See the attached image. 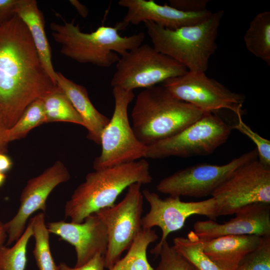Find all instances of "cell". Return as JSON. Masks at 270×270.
<instances>
[{"label": "cell", "mask_w": 270, "mask_h": 270, "mask_svg": "<svg viewBox=\"0 0 270 270\" xmlns=\"http://www.w3.org/2000/svg\"><path fill=\"white\" fill-rule=\"evenodd\" d=\"M232 130L216 113L205 112L176 134L146 146L144 158L208 156L226 142Z\"/></svg>", "instance_id": "6"}, {"label": "cell", "mask_w": 270, "mask_h": 270, "mask_svg": "<svg viewBox=\"0 0 270 270\" xmlns=\"http://www.w3.org/2000/svg\"><path fill=\"white\" fill-rule=\"evenodd\" d=\"M32 236V226L29 222L24 232L10 248H0V270H26L27 246Z\"/></svg>", "instance_id": "26"}, {"label": "cell", "mask_w": 270, "mask_h": 270, "mask_svg": "<svg viewBox=\"0 0 270 270\" xmlns=\"http://www.w3.org/2000/svg\"><path fill=\"white\" fill-rule=\"evenodd\" d=\"M6 179V176L4 173L0 172V186L3 184Z\"/></svg>", "instance_id": "38"}, {"label": "cell", "mask_w": 270, "mask_h": 270, "mask_svg": "<svg viewBox=\"0 0 270 270\" xmlns=\"http://www.w3.org/2000/svg\"><path fill=\"white\" fill-rule=\"evenodd\" d=\"M8 129V128L0 115V152H4L8 142L6 137Z\"/></svg>", "instance_id": "34"}, {"label": "cell", "mask_w": 270, "mask_h": 270, "mask_svg": "<svg viewBox=\"0 0 270 270\" xmlns=\"http://www.w3.org/2000/svg\"><path fill=\"white\" fill-rule=\"evenodd\" d=\"M218 216L234 214L255 202L270 204V168L258 158L236 168L212 194Z\"/></svg>", "instance_id": "10"}, {"label": "cell", "mask_w": 270, "mask_h": 270, "mask_svg": "<svg viewBox=\"0 0 270 270\" xmlns=\"http://www.w3.org/2000/svg\"><path fill=\"white\" fill-rule=\"evenodd\" d=\"M70 3L74 6L78 10L79 14L83 18H86L88 14V11L87 8L76 0H70Z\"/></svg>", "instance_id": "36"}, {"label": "cell", "mask_w": 270, "mask_h": 270, "mask_svg": "<svg viewBox=\"0 0 270 270\" xmlns=\"http://www.w3.org/2000/svg\"><path fill=\"white\" fill-rule=\"evenodd\" d=\"M148 162L142 158L88 173L64 206L66 218L80 223L100 209L114 204L118 196L134 183L152 182Z\"/></svg>", "instance_id": "3"}, {"label": "cell", "mask_w": 270, "mask_h": 270, "mask_svg": "<svg viewBox=\"0 0 270 270\" xmlns=\"http://www.w3.org/2000/svg\"><path fill=\"white\" fill-rule=\"evenodd\" d=\"M262 238L256 235H228L202 240L204 252L222 270H236L245 256L258 246Z\"/></svg>", "instance_id": "18"}, {"label": "cell", "mask_w": 270, "mask_h": 270, "mask_svg": "<svg viewBox=\"0 0 270 270\" xmlns=\"http://www.w3.org/2000/svg\"><path fill=\"white\" fill-rule=\"evenodd\" d=\"M244 40L248 50L270 66V12L258 14L250 21Z\"/></svg>", "instance_id": "21"}, {"label": "cell", "mask_w": 270, "mask_h": 270, "mask_svg": "<svg viewBox=\"0 0 270 270\" xmlns=\"http://www.w3.org/2000/svg\"><path fill=\"white\" fill-rule=\"evenodd\" d=\"M142 186L138 182L132 184L120 202L94 212L106 228L108 246L104 266L108 270L129 248L142 229L144 198Z\"/></svg>", "instance_id": "9"}, {"label": "cell", "mask_w": 270, "mask_h": 270, "mask_svg": "<svg viewBox=\"0 0 270 270\" xmlns=\"http://www.w3.org/2000/svg\"><path fill=\"white\" fill-rule=\"evenodd\" d=\"M170 6L180 10L196 12L206 10L208 0H171Z\"/></svg>", "instance_id": "31"}, {"label": "cell", "mask_w": 270, "mask_h": 270, "mask_svg": "<svg viewBox=\"0 0 270 270\" xmlns=\"http://www.w3.org/2000/svg\"><path fill=\"white\" fill-rule=\"evenodd\" d=\"M187 69L148 44H142L120 57L110 84L132 90L148 88L184 74Z\"/></svg>", "instance_id": "8"}, {"label": "cell", "mask_w": 270, "mask_h": 270, "mask_svg": "<svg viewBox=\"0 0 270 270\" xmlns=\"http://www.w3.org/2000/svg\"><path fill=\"white\" fill-rule=\"evenodd\" d=\"M7 234L4 226V224L0 221V248L4 246V244L7 240Z\"/></svg>", "instance_id": "37"}, {"label": "cell", "mask_w": 270, "mask_h": 270, "mask_svg": "<svg viewBox=\"0 0 270 270\" xmlns=\"http://www.w3.org/2000/svg\"><path fill=\"white\" fill-rule=\"evenodd\" d=\"M46 226L50 233L74 246L76 255L75 267L84 264L98 254L104 256L106 254V228L95 213L80 223L60 220L48 222Z\"/></svg>", "instance_id": "15"}, {"label": "cell", "mask_w": 270, "mask_h": 270, "mask_svg": "<svg viewBox=\"0 0 270 270\" xmlns=\"http://www.w3.org/2000/svg\"><path fill=\"white\" fill-rule=\"evenodd\" d=\"M114 106L109 122L100 136L102 150L93 164L98 170L144 158L146 146L136 138L128 116V107L134 98V90L112 87Z\"/></svg>", "instance_id": "7"}, {"label": "cell", "mask_w": 270, "mask_h": 270, "mask_svg": "<svg viewBox=\"0 0 270 270\" xmlns=\"http://www.w3.org/2000/svg\"><path fill=\"white\" fill-rule=\"evenodd\" d=\"M204 113L173 96L162 85H156L138 94L132 126L138 140L148 146L176 134Z\"/></svg>", "instance_id": "2"}, {"label": "cell", "mask_w": 270, "mask_h": 270, "mask_svg": "<svg viewBox=\"0 0 270 270\" xmlns=\"http://www.w3.org/2000/svg\"><path fill=\"white\" fill-rule=\"evenodd\" d=\"M224 10L212 12L204 20L176 30L163 28L150 21L143 22L158 52L183 65L188 71L206 72L215 52L218 29Z\"/></svg>", "instance_id": "5"}, {"label": "cell", "mask_w": 270, "mask_h": 270, "mask_svg": "<svg viewBox=\"0 0 270 270\" xmlns=\"http://www.w3.org/2000/svg\"><path fill=\"white\" fill-rule=\"evenodd\" d=\"M57 86L65 94L82 118L88 130V138L98 144H100L102 132L110 118L98 111L90 100L86 88L56 72Z\"/></svg>", "instance_id": "19"}, {"label": "cell", "mask_w": 270, "mask_h": 270, "mask_svg": "<svg viewBox=\"0 0 270 270\" xmlns=\"http://www.w3.org/2000/svg\"><path fill=\"white\" fill-rule=\"evenodd\" d=\"M162 86L176 98L188 103L204 112L216 113L229 110L242 116L244 94L232 92L205 72L188 71L170 78Z\"/></svg>", "instance_id": "11"}, {"label": "cell", "mask_w": 270, "mask_h": 270, "mask_svg": "<svg viewBox=\"0 0 270 270\" xmlns=\"http://www.w3.org/2000/svg\"><path fill=\"white\" fill-rule=\"evenodd\" d=\"M35 240L33 254L39 270H59L52 258L50 246V232L41 212L30 220Z\"/></svg>", "instance_id": "24"}, {"label": "cell", "mask_w": 270, "mask_h": 270, "mask_svg": "<svg viewBox=\"0 0 270 270\" xmlns=\"http://www.w3.org/2000/svg\"><path fill=\"white\" fill-rule=\"evenodd\" d=\"M256 148L222 165L198 164L180 170L157 184L158 192L172 196L202 198L214 190L236 168L258 158Z\"/></svg>", "instance_id": "12"}, {"label": "cell", "mask_w": 270, "mask_h": 270, "mask_svg": "<svg viewBox=\"0 0 270 270\" xmlns=\"http://www.w3.org/2000/svg\"><path fill=\"white\" fill-rule=\"evenodd\" d=\"M118 4L127 9L121 22L124 27L130 24H138L150 21L163 28L176 30L200 23L212 14L207 9L196 12H185L167 4H158L152 0H120Z\"/></svg>", "instance_id": "17"}, {"label": "cell", "mask_w": 270, "mask_h": 270, "mask_svg": "<svg viewBox=\"0 0 270 270\" xmlns=\"http://www.w3.org/2000/svg\"><path fill=\"white\" fill-rule=\"evenodd\" d=\"M236 270H270V236H263L260 243L245 256Z\"/></svg>", "instance_id": "28"}, {"label": "cell", "mask_w": 270, "mask_h": 270, "mask_svg": "<svg viewBox=\"0 0 270 270\" xmlns=\"http://www.w3.org/2000/svg\"><path fill=\"white\" fill-rule=\"evenodd\" d=\"M41 99L44 103L46 123L64 122L84 126L82 118L58 86Z\"/></svg>", "instance_id": "25"}, {"label": "cell", "mask_w": 270, "mask_h": 270, "mask_svg": "<svg viewBox=\"0 0 270 270\" xmlns=\"http://www.w3.org/2000/svg\"><path fill=\"white\" fill-rule=\"evenodd\" d=\"M158 256L160 260L154 270H197L179 254L166 240L162 242Z\"/></svg>", "instance_id": "29"}, {"label": "cell", "mask_w": 270, "mask_h": 270, "mask_svg": "<svg viewBox=\"0 0 270 270\" xmlns=\"http://www.w3.org/2000/svg\"><path fill=\"white\" fill-rule=\"evenodd\" d=\"M59 270H104V256L98 254L84 264L71 268L66 264L61 262L58 266Z\"/></svg>", "instance_id": "32"}, {"label": "cell", "mask_w": 270, "mask_h": 270, "mask_svg": "<svg viewBox=\"0 0 270 270\" xmlns=\"http://www.w3.org/2000/svg\"><path fill=\"white\" fill-rule=\"evenodd\" d=\"M234 214V218L221 224L212 220L197 221L194 232L204 240L228 235L270 236V204L252 203Z\"/></svg>", "instance_id": "16"}, {"label": "cell", "mask_w": 270, "mask_h": 270, "mask_svg": "<svg viewBox=\"0 0 270 270\" xmlns=\"http://www.w3.org/2000/svg\"><path fill=\"white\" fill-rule=\"evenodd\" d=\"M158 237L154 230L142 228L126 254L108 270H154L148 260L147 249Z\"/></svg>", "instance_id": "22"}, {"label": "cell", "mask_w": 270, "mask_h": 270, "mask_svg": "<svg viewBox=\"0 0 270 270\" xmlns=\"http://www.w3.org/2000/svg\"><path fill=\"white\" fill-rule=\"evenodd\" d=\"M12 165V162L10 158L4 154L0 152V172L4 173L9 170Z\"/></svg>", "instance_id": "35"}, {"label": "cell", "mask_w": 270, "mask_h": 270, "mask_svg": "<svg viewBox=\"0 0 270 270\" xmlns=\"http://www.w3.org/2000/svg\"><path fill=\"white\" fill-rule=\"evenodd\" d=\"M44 123H46V114L43 102L40 98L31 103L16 124L8 129L7 140L9 142L22 138Z\"/></svg>", "instance_id": "27"}, {"label": "cell", "mask_w": 270, "mask_h": 270, "mask_svg": "<svg viewBox=\"0 0 270 270\" xmlns=\"http://www.w3.org/2000/svg\"><path fill=\"white\" fill-rule=\"evenodd\" d=\"M57 87L26 26L14 14L0 25V115L8 128L31 103Z\"/></svg>", "instance_id": "1"}, {"label": "cell", "mask_w": 270, "mask_h": 270, "mask_svg": "<svg viewBox=\"0 0 270 270\" xmlns=\"http://www.w3.org/2000/svg\"><path fill=\"white\" fill-rule=\"evenodd\" d=\"M142 192L150 205L149 211L142 217V228L158 226L162 232L160 242L150 250L156 256L169 234L181 229L188 217L198 214L214 220L219 216L213 197L198 202H184L178 196L162 198L156 193L148 190H142Z\"/></svg>", "instance_id": "13"}, {"label": "cell", "mask_w": 270, "mask_h": 270, "mask_svg": "<svg viewBox=\"0 0 270 270\" xmlns=\"http://www.w3.org/2000/svg\"><path fill=\"white\" fill-rule=\"evenodd\" d=\"M172 246L197 270H222L204 252L203 242L194 231H190L186 238H174Z\"/></svg>", "instance_id": "23"}, {"label": "cell", "mask_w": 270, "mask_h": 270, "mask_svg": "<svg viewBox=\"0 0 270 270\" xmlns=\"http://www.w3.org/2000/svg\"><path fill=\"white\" fill-rule=\"evenodd\" d=\"M238 122L232 126L233 130H238L253 142L256 147L258 160L264 166L270 168V141L252 130L243 122L242 116H238Z\"/></svg>", "instance_id": "30"}, {"label": "cell", "mask_w": 270, "mask_h": 270, "mask_svg": "<svg viewBox=\"0 0 270 270\" xmlns=\"http://www.w3.org/2000/svg\"><path fill=\"white\" fill-rule=\"evenodd\" d=\"M52 35L60 46V52L78 62L92 64L98 66L108 68L118 60L120 56L142 44L145 34L142 32L128 36H122V29L102 26L95 31L86 33L81 31L74 20L64 24L54 22L50 24Z\"/></svg>", "instance_id": "4"}, {"label": "cell", "mask_w": 270, "mask_h": 270, "mask_svg": "<svg viewBox=\"0 0 270 270\" xmlns=\"http://www.w3.org/2000/svg\"><path fill=\"white\" fill-rule=\"evenodd\" d=\"M14 13L26 26L44 69L56 84V72L52 64L51 48L44 30V18L37 2L17 0Z\"/></svg>", "instance_id": "20"}, {"label": "cell", "mask_w": 270, "mask_h": 270, "mask_svg": "<svg viewBox=\"0 0 270 270\" xmlns=\"http://www.w3.org/2000/svg\"><path fill=\"white\" fill-rule=\"evenodd\" d=\"M17 0H0V25L14 14Z\"/></svg>", "instance_id": "33"}, {"label": "cell", "mask_w": 270, "mask_h": 270, "mask_svg": "<svg viewBox=\"0 0 270 270\" xmlns=\"http://www.w3.org/2000/svg\"><path fill=\"white\" fill-rule=\"evenodd\" d=\"M70 174L64 164L57 161L38 176L30 179L22 190L19 208L14 217L4 224L9 246L22 236L29 218L38 210L45 212L46 200L59 184L67 182Z\"/></svg>", "instance_id": "14"}]
</instances>
